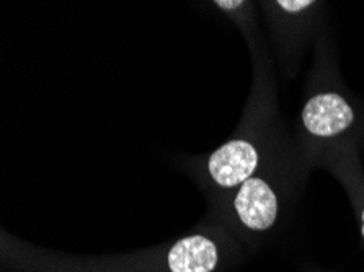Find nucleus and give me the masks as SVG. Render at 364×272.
Listing matches in <instances>:
<instances>
[{
	"instance_id": "nucleus-1",
	"label": "nucleus",
	"mask_w": 364,
	"mask_h": 272,
	"mask_svg": "<svg viewBox=\"0 0 364 272\" xmlns=\"http://www.w3.org/2000/svg\"><path fill=\"white\" fill-rule=\"evenodd\" d=\"M260 153L247 138H234L209 155L208 173L219 187H240L255 175Z\"/></svg>"
},
{
	"instance_id": "nucleus-2",
	"label": "nucleus",
	"mask_w": 364,
	"mask_h": 272,
	"mask_svg": "<svg viewBox=\"0 0 364 272\" xmlns=\"http://www.w3.org/2000/svg\"><path fill=\"white\" fill-rule=\"evenodd\" d=\"M234 210L247 230L255 233L272 230L279 214L277 191L263 178L253 176L237 190Z\"/></svg>"
},
{
	"instance_id": "nucleus-3",
	"label": "nucleus",
	"mask_w": 364,
	"mask_h": 272,
	"mask_svg": "<svg viewBox=\"0 0 364 272\" xmlns=\"http://www.w3.org/2000/svg\"><path fill=\"white\" fill-rule=\"evenodd\" d=\"M302 126L318 138L343 134L355 123V111L340 93H317L307 99L301 113Z\"/></svg>"
},
{
	"instance_id": "nucleus-4",
	"label": "nucleus",
	"mask_w": 364,
	"mask_h": 272,
	"mask_svg": "<svg viewBox=\"0 0 364 272\" xmlns=\"http://www.w3.org/2000/svg\"><path fill=\"white\" fill-rule=\"evenodd\" d=\"M165 261L170 272H214L219 264V248L206 235H190L170 246Z\"/></svg>"
},
{
	"instance_id": "nucleus-5",
	"label": "nucleus",
	"mask_w": 364,
	"mask_h": 272,
	"mask_svg": "<svg viewBox=\"0 0 364 272\" xmlns=\"http://www.w3.org/2000/svg\"><path fill=\"white\" fill-rule=\"evenodd\" d=\"M278 7L283 10V12L288 13H301L304 10H309L314 5L311 0H279L277 2Z\"/></svg>"
},
{
	"instance_id": "nucleus-6",
	"label": "nucleus",
	"mask_w": 364,
	"mask_h": 272,
	"mask_svg": "<svg viewBox=\"0 0 364 272\" xmlns=\"http://www.w3.org/2000/svg\"><path fill=\"white\" fill-rule=\"evenodd\" d=\"M214 5H218L219 9H223V10H237V9H240L242 5H245V2H242V0H216V2H214Z\"/></svg>"
},
{
	"instance_id": "nucleus-7",
	"label": "nucleus",
	"mask_w": 364,
	"mask_h": 272,
	"mask_svg": "<svg viewBox=\"0 0 364 272\" xmlns=\"http://www.w3.org/2000/svg\"><path fill=\"white\" fill-rule=\"evenodd\" d=\"M361 236L364 240V209L361 210Z\"/></svg>"
}]
</instances>
